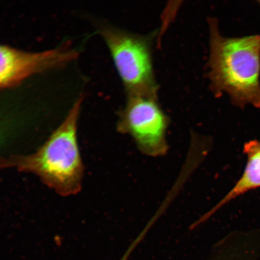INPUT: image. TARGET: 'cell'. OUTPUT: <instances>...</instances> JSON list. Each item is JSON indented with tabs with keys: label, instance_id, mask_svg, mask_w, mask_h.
<instances>
[{
	"label": "cell",
	"instance_id": "3957f363",
	"mask_svg": "<svg viewBox=\"0 0 260 260\" xmlns=\"http://www.w3.org/2000/svg\"><path fill=\"white\" fill-rule=\"evenodd\" d=\"M102 35L127 95L158 96L152 45L154 34H133L115 26L102 25Z\"/></svg>",
	"mask_w": 260,
	"mask_h": 260
},
{
	"label": "cell",
	"instance_id": "8992f818",
	"mask_svg": "<svg viewBox=\"0 0 260 260\" xmlns=\"http://www.w3.org/2000/svg\"><path fill=\"white\" fill-rule=\"evenodd\" d=\"M243 153L246 156V164L241 176L225 196L201 217L194 226L206 222L231 201L260 188V140H252L246 142L243 146Z\"/></svg>",
	"mask_w": 260,
	"mask_h": 260
},
{
	"label": "cell",
	"instance_id": "277c9868",
	"mask_svg": "<svg viewBox=\"0 0 260 260\" xmlns=\"http://www.w3.org/2000/svg\"><path fill=\"white\" fill-rule=\"evenodd\" d=\"M170 123L157 96L127 95L125 106L119 112L116 128L121 134L131 136L142 154L157 158L169 151L167 135Z\"/></svg>",
	"mask_w": 260,
	"mask_h": 260
},
{
	"label": "cell",
	"instance_id": "5b68a950",
	"mask_svg": "<svg viewBox=\"0 0 260 260\" xmlns=\"http://www.w3.org/2000/svg\"><path fill=\"white\" fill-rule=\"evenodd\" d=\"M68 45L31 53L0 45V89L16 85L28 77L64 66L77 57Z\"/></svg>",
	"mask_w": 260,
	"mask_h": 260
},
{
	"label": "cell",
	"instance_id": "7a4b0ae2",
	"mask_svg": "<svg viewBox=\"0 0 260 260\" xmlns=\"http://www.w3.org/2000/svg\"><path fill=\"white\" fill-rule=\"evenodd\" d=\"M82 102L79 99L74 104L63 121L37 152L9 156L2 160L3 167L34 174L62 196L79 193L84 173L77 140Z\"/></svg>",
	"mask_w": 260,
	"mask_h": 260
},
{
	"label": "cell",
	"instance_id": "6da1fadb",
	"mask_svg": "<svg viewBox=\"0 0 260 260\" xmlns=\"http://www.w3.org/2000/svg\"><path fill=\"white\" fill-rule=\"evenodd\" d=\"M210 87L216 96L226 93L243 109L260 108V35L228 38L220 34L217 19H209Z\"/></svg>",
	"mask_w": 260,
	"mask_h": 260
},
{
	"label": "cell",
	"instance_id": "52a82bcc",
	"mask_svg": "<svg viewBox=\"0 0 260 260\" xmlns=\"http://www.w3.org/2000/svg\"><path fill=\"white\" fill-rule=\"evenodd\" d=\"M260 242L251 233H231L217 243L207 260H257Z\"/></svg>",
	"mask_w": 260,
	"mask_h": 260
},
{
	"label": "cell",
	"instance_id": "ba28073f",
	"mask_svg": "<svg viewBox=\"0 0 260 260\" xmlns=\"http://www.w3.org/2000/svg\"><path fill=\"white\" fill-rule=\"evenodd\" d=\"M258 3H259V4H260V1H259V2H258Z\"/></svg>",
	"mask_w": 260,
	"mask_h": 260
}]
</instances>
